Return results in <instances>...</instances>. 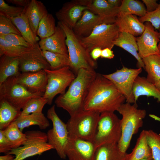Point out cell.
I'll return each mask as SVG.
<instances>
[{
    "label": "cell",
    "instance_id": "cell-12",
    "mask_svg": "<svg viewBox=\"0 0 160 160\" xmlns=\"http://www.w3.org/2000/svg\"><path fill=\"white\" fill-rule=\"evenodd\" d=\"M142 71V68L132 69L123 66L112 73L103 75L114 84L125 97L127 103L132 104L136 103L133 92L134 81Z\"/></svg>",
    "mask_w": 160,
    "mask_h": 160
},
{
    "label": "cell",
    "instance_id": "cell-17",
    "mask_svg": "<svg viewBox=\"0 0 160 160\" xmlns=\"http://www.w3.org/2000/svg\"><path fill=\"white\" fill-rule=\"evenodd\" d=\"M15 77L17 82L30 92L44 94L48 82L44 70L36 72L21 73Z\"/></svg>",
    "mask_w": 160,
    "mask_h": 160
},
{
    "label": "cell",
    "instance_id": "cell-49",
    "mask_svg": "<svg viewBox=\"0 0 160 160\" xmlns=\"http://www.w3.org/2000/svg\"><path fill=\"white\" fill-rule=\"evenodd\" d=\"M15 156L12 154H6L4 156H0V160H14Z\"/></svg>",
    "mask_w": 160,
    "mask_h": 160
},
{
    "label": "cell",
    "instance_id": "cell-5",
    "mask_svg": "<svg viewBox=\"0 0 160 160\" xmlns=\"http://www.w3.org/2000/svg\"><path fill=\"white\" fill-rule=\"evenodd\" d=\"M100 114L83 110L70 116L66 124L69 137L92 141Z\"/></svg>",
    "mask_w": 160,
    "mask_h": 160
},
{
    "label": "cell",
    "instance_id": "cell-23",
    "mask_svg": "<svg viewBox=\"0 0 160 160\" xmlns=\"http://www.w3.org/2000/svg\"><path fill=\"white\" fill-rule=\"evenodd\" d=\"M113 44L124 49L135 57L137 61V66L138 68L144 69L142 59L138 55V46L135 36L127 32H120L118 37L113 41Z\"/></svg>",
    "mask_w": 160,
    "mask_h": 160
},
{
    "label": "cell",
    "instance_id": "cell-51",
    "mask_svg": "<svg viewBox=\"0 0 160 160\" xmlns=\"http://www.w3.org/2000/svg\"><path fill=\"white\" fill-rule=\"evenodd\" d=\"M139 160H154V159L152 157V156Z\"/></svg>",
    "mask_w": 160,
    "mask_h": 160
},
{
    "label": "cell",
    "instance_id": "cell-10",
    "mask_svg": "<svg viewBox=\"0 0 160 160\" xmlns=\"http://www.w3.org/2000/svg\"><path fill=\"white\" fill-rule=\"evenodd\" d=\"M48 78V82L43 97L51 105L57 95L64 94L67 87L69 86L76 76L69 66L52 70H44Z\"/></svg>",
    "mask_w": 160,
    "mask_h": 160
},
{
    "label": "cell",
    "instance_id": "cell-41",
    "mask_svg": "<svg viewBox=\"0 0 160 160\" xmlns=\"http://www.w3.org/2000/svg\"><path fill=\"white\" fill-rule=\"evenodd\" d=\"M139 19L141 23L150 22L155 29L160 28V2L157 8L154 11L147 12L144 16L140 17Z\"/></svg>",
    "mask_w": 160,
    "mask_h": 160
},
{
    "label": "cell",
    "instance_id": "cell-25",
    "mask_svg": "<svg viewBox=\"0 0 160 160\" xmlns=\"http://www.w3.org/2000/svg\"><path fill=\"white\" fill-rule=\"evenodd\" d=\"M133 92L136 102L138 97L142 95L153 97L160 102V92L145 77L137 76L133 84Z\"/></svg>",
    "mask_w": 160,
    "mask_h": 160
},
{
    "label": "cell",
    "instance_id": "cell-46",
    "mask_svg": "<svg viewBox=\"0 0 160 160\" xmlns=\"http://www.w3.org/2000/svg\"><path fill=\"white\" fill-rule=\"evenodd\" d=\"M114 57V55L111 49L107 48L102 49L101 56L102 58L111 59Z\"/></svg>",
    "mask_w": 160,
    "mask_h": 160
},
{
    "label": "cell",
    "instance_id": "cell-7",
    "mask_svg": "<svg viewBox=\"0 0 160 160\" xmlns=\"http://www.w3.org/2000/svg\"><path fill=\"white\" fill-rule=\"evenodd\" d=\"M26 140L22 146L13 149L8 154H13L14 160H23L36 155L54 149L48 142L47 133L39 130H30L25 133Z\"/></svg>",
    "mask_w": 160,
    "mask_h": 160
},
{
    "label": "cell",
    "instance_id": "cell-9",
    "mask_svg": "<svg viewBox=\"0 0 160 160\" xmlns=\"http://www.w3.org/2000/svg\"><path fill=\"white\" fill-rule=\"evenodd\" d=\"M44 95L29 92L17 82L15 76L9 78L0 85V100H5L20 111L30 100Z\"/></svg>",
    "mask_w": 160,
    "mask_h": 160
},
{
    "label": "cell",
    "instance_id": "cell-48",
    "mask_svg": "<svg viewBox=\"0 0 160 160\" xmlns=\"http://www.w3.org/2000/svg\"><path fill=\"white\" fill-rule=\"evenodd\" d=\"M108 3L112 6L116 7H119L121 4V0H107Z\"/></svg>",
    "mask_w": 160,
    "mask_h": 160
},
{
    "label": "cell",
    "instance_id": "cell-30",
    "mask_svg": "<svg viewBox=\"0 0 160 160\" xmlns=\"http://www.w3.org/2000/svg\"><path fill=\"white\" fill-rule=\"evenodd\" d=\"M20 111L7 101L0 100V130H4L20 115Z\"/></svg>",
    "mask_w": 160,
    "mask_h": 160
},
{
    "label": "cell",
    "instance_id": "cell-22",
    "mask_svg": "<svg viewBox=\"0 0 160 160\" xmlns=\"http://www.w3.org/2000/svg\"><path fill=\"white\" fill-rule=\"evenodd\" d=\"M45 5L41 1L30 0L25 8L23 13L28 21L30 27L36 35L39 24L43 17L48 13Z\"/></svg>",
    "mask_w": 160,
    "mask_h": 160
},
{
    "label": "cell",
    "instance_id": "cell-15",
    "mask_svg": "<svg viewBox=\"0 0 160 160\" xmlns=\"http://www.w3.org/2000/svg\"><path fill=\"white\" fill-rule=\"evenodd\" d=\"M96 148L92 141L69 137L65 154L69 160H93Z\"/></svg>",
    "mask_w": 160,
    "mask_h": 160
},
{
    "label": "cell",
    "instance_id": "cell-38",
    "mask_svg": "<svg viewBox=\"0 0 160 160\" xmlns=\"http://www.w3.org/2000/svg\"><path fill=\"white\" fill-rule=\"evenodd\" d=\"M27 48L14 45L0 38V57L5 55L19 57Z\"/></svg>",
    "mask_w": 160,
    "mask_h": 160
},
{
    "label": "cell",
    "instance_id": "cell-21",
    "mask_svg": "<svg viewBox=\"0 0 160 160\" xmlns=\"http://www.w3.org/2000/svg\"><path fill=\"white\" fill-rule=\"evenodd\" d=\"M115 23L118 26L120 32H127L134 36L141 35L145 29L144 24L133 15H125L119 12L116 17Z\"/></svg>",
    "mask_w": 160,
    "mask_h": 160
},
{
    "label": "cell",
    "instance_id": "cell-35",
    "mask_svg": "<svg viewBox=\"0 0 160 160\" xmlns=\"http://www.w3.org/2000/svg\"><path fill=\"white\" fill-rule=\"evenodd\" d=\"M56 26L55 20L52 15L48 13L42 18L39 25L36 34L40 40L47 38L55 32Z\"/></svg>",
    "mask_w": 160,
    "mask_h": 160
},
{
    "label": "cell",
    "instance_id": "cell-42",
    "mask_svg": "<svg viewBox=\"0 0 160 160\" xmlns=\"http://www.w3.org/2000/svg\"><path fill=\"white\" fill-rule=\"evenodd\" d=\"M0 38L15 45L27 48H30L32 47L22 36L15 34L9 33L6 35H1Z\"/></svg>",
    "mask_w": 160,
    "mask_h": 160
},
{
    "label": "cell",
    "instance_id": "cell-4",
    "mask_svg": "<svg viewBox=\"0 0 160 160\" xmlns=\"http://www.w3.org/2000/svg\"><path fill=\"white\" fill-rule=\"evenodd\" d=\"M57 24L64 31L66 36V43L70 62V68L76 76L81 68L95 70L97 66L96 61L91 57L89 52L81 43L80 39L73 29L62 22Z\"/></svg>",
    "mask_w": 160,
    "mask_h": 160
},
{
    "label": "cell",
    "instance_id": "cell-43",
    "mask_svg": "<svg viewBox=\"0 0 160 160\" xmlns=\"http://www.w3.org/2000/svg\"><path fill=\"white\" fill-rule=\"evenodd\" d=\"M12 149L11 144L5 136L3 130H0V153L7 154Z\"/></svg>",
    "mask_w": 160,
    "mask_h": 160
},
{
    "label": "cell",
    "instance_id": "cell-14",
    "mask_svg": "<svg viewBox=\"0 0 160 160\" xmlns=\"http://www.w3.org/2000/svg\"><path fill=\"white\" fill-rule=\"evenodd\" d=\"M145 30L141 35L136 37L138 55L142 59L152 55H160L158 47L159 33L149 22H145Z\"/></svg>",
    "mask_w": 160,
    "mask_h": 160
},
{
    "label": "cell",
    "instance_id": "cell-16",
    "mask_svg": "<svg viewBox=\"0 0 160 160\" xmlns=\"http://www.w3.org/2000/svg\"><path fill=\"white\" fill-rule=\"evenodd\" d=\"M89 9L83 0H74L64 3L61 8L56 12L59 20L73 29L81 17L83 12Z\"/></svg>",
    "mask_w": 160,
    "mask_h": 160
},
{
    "label": "cell",
    "instance_id": "cell-19",
    "mask_svg": "<svg viewBox=\"0 0 160 160\" xmlns=\"http://www.w3.org/2000/svg\"><path fill=\"white\" fill-rule=\"evenodd\" d=\"M66 39L64 31L57 24L55 33L51 36L40 40L38 44L42 50L68 55Z\"/></svg>",
    "mask_w": 160,
    "mask_h": 160
},
{
    "label": "cell",
    "instance_id": "cell-32",
    "mask_svg": "<svg viewBox=\"0 0 160 160\" xmlns=\"http://www.w3.org/2000/svg\"><path fill=\"white\" fill-rule=\"evenodd\" d=\"M3 131L5 136L11 144L12 149L23 145L26 140L25 134L20 131L15 122Z\"/></svg>",
    "mask_w": 160,
    "mask_h": 160
},
{
    "label": "cell",
    "instance_id": "cell-13",
    "mask_svg": "<svg viewBox=\"0 0 160 160\" xmlns=\"http://www.w3.org/2000/svg\"><path fill=\"white\" fill-rule=\"evenodd\" d=\"M21 73L33 72L43 70H50V66L44 58L37 43L27 48L19 57Z\"/></svg>",
    "mask_w": 160,
    "mask_h": 160
},
{
    "label": "cell",
    "instance_id": "cell-20",
    "mask_svg": "<svg viewBox=\"0 0 160 160\" xmlns=\"http://www.w3.org/2000/svg\"><path fill=\"white\" fill-rule=\"evenodd\" d=\"M103 23L104 21L99 16L87 9L83 12L73 30L80 38L85 37L90 34L96 26Z\"/></svg>",
    "mask_w": 160,
    "mask_h": 160
},
{
    "label": "cell",
    "instance_id": "cell-33",
    "mask_svg": "<svg viewBox=\"0 0 160 160\" xmlns=\"http://www.w3.org/2000/svg\"><path fill=\"white\" fill-rule=\"evenodd\" d=\"M119 11L125 15H134L140 17L145 16L147 12L144 4L137 0H121Z\"/></svg>",
    "mask_w": 160,
    "mask_h": 160
},
{
    "label": "cell",
    "instance_id": "cell-45",
    "mask_svg": "<svg viewBox=\"0 0 160 160\" xmlns=\"http://www.w3.org/2000/svg\"><path fill=\"white\" fill-rule=\"evenodd\" d=\"M8 3H11L17 7H25L29 4V0H6Z\"/></svg>",
    "mask_w": 160,
    "mask_h": 160
},
{
    "label": "cell",
    "instance_id": "cell-26",
    "mask_svg": "<svg viewBox=\"0 0 160 160\" xmlns=\"http://www.w3.org/2000/svg\"><path fill=\"white\" fill-rule=\"evenodd\" d=\"M0 58V85L9 78L16 76L20 71L19 57L3 55Z\"/></svg>",
    "mask_w": 160,
    "mask_h": 160
},
{
    "label": "cell",
    "instance_id": "cell-6",
    "mask_svg": "<svg viewBox=\"0 0 160 160\" xmlns=\"http://www.w3.org/2000/svg\"><path fill=\"white\" fill-rule=\"evenodd\" d=\"M121 135V119L114 112L101 113L92 141L96 148L106 144L118 143Z\"/></svg>",
    "mask_w": 160,
    "mask_h": 160
},
{
    "label": "cell",
    "instance_id": "cell-40",
    "mask_svg": "<svg viewBox=\"0 0 160 160\" xmlns=\"http://www.w3.org/2000/svg\"><path fill=\"white\" fill-rule=\"evenodd\" d=\"M24 9L23 7L9 5L4 0H0V15L9 17H15L23 13Z\"/></svg>",
    "mask_w": 160,
    "mask_h": 160
},
{
    "label": "cell",
    "instance_id": "cell-44",
    "mask_svg": "<svg viewBox=\"0 0 160 160\" xmlns=\"http://www.w3.org/2000/svg\"><path fill=\"white\" fill-rule=\"evenodd\" d=\"M145 4L147 12H150L155 10L158 7L159 4L156 0H142Z\"/></svg>",
    "mask_w": 160,
    "mask_h": 160
},
{
    "label": "cell",
    "instance_id": "cell-3",
    "mask_svg": "<svg viewBox=\"0 0 160 160\" xmlns=\"http://www.w3.org/2000/svg\"><path fill=\"white\" fill-rule=\"evenodd\" d=\"M117 111L122 116L121 119V135L117 144L122 152L126 153L132 136L143 126L146 111L138 109L136 103L132 105L126 103L122 104Z\"/></svg>",
    "mask_w": 160,
    "mask_h": 160
},
{
    "label": "cell",
    "instance_id": "cell-28",
    "mask_svg": "<svg viewBox=\"0 0 160 160\" xmlns=\"http://www.w3.org/2000/svg\"><path fill=\"white\" fill-rule=\"evenodd\" d=\"M9 18L20 32L22 36L32 47L38 43L39 38L33 32L23 13L17 17Z\"/></svg>",
    "mask_w": 160,
    "mask_h": 160
},
{
    "label": "cell",
    "instance_id": "cell-39",
    "mask_svg": "<svg viewBox=\"0 0 160 160\" xmlns=\"http://www.w3.org/2000/svg\"><path fill=\"white\" fill-rule=\"evenodd\" d=\"M15 34L22 36L10 18L0 15V35Z\"/></svg>",
    "mask_w": 160,
    "mask_h": 160
},
{
    "label": "cell",
    "instance_id": "cell-24",
    "mask_svg": "<svg viewBox=\"0 0 160 160\" xmlns=\"http://www.w3.org/2000/svg\"><path fill=\"white\" fill-rule=\"evenodd\" d=\"M127 154L120 149L117 143L106 144L96 148L93 160H127Z\"/></svg>",
    "mask_w": 160,
    "mask_h": 160
},
{
    "label": "cell",
    "instance_id": "cell-1",
    "mask_svg": "<svg viewBox=\"0 0 160 160\" xmlns=\"http://www.w3.org/2000/svg\"><path fill=\"white\" fill-rule=\"evenodd\" d=\"M125 101V97L111 81L97 73L84 101L83 110L100 113L114 112Z\"/></svg>",
    "mask_w": 160,
    "mask_h": 160
},
{
    "label": "cell",
    "instance_id": "cell-8",
    "mask_svg": "<svg viewBox=\"0 0 160 160\" xmlns=\"http://www.w3.org/2000/svg\"><path fill=\"white\" fill-rule=\"evenodd\" d=\"M120 32L116 23H103L96 26L88 36L80 39L82 45L90 53L96 48L102 49L107 48L112 49L114 46L113 41Z\"/></svg>",
    "mask_w": 160,
    "mask_h": 160
},
{
    "label": "cell",
    "instance_id": "cell-34",
    "mask_svg": "<svg viewBox=\"0 0 160 160\" xmlns=\"http://www.w3.org/2000/svg\"><path fill=\"white\" fill-rule=\"evenodd\" d=\"M43 54L50 66V70H54L66 66H70V62L68 55L42 50Z\"/></svg>",
    "mask_w": 160,
    "mask_h": 160
},
{
    "label": "cell",
    "instance_id": "cell-36",
    "mask_svg": "<svg viewBox=\"0 0 160 160\" xmlns=\"http://www.w3.org/2000/svg\"><path fill=\"white\" fill-rule=\"evenodd\" d=\"M47 103V100L43 96L32 98L23 106L20 116L27 115L34 113L42 112L44 106Z\"/></svg>",
    "mask_w": 160,
    "mask_h": 160
},
{
    "label": "cell",
    "instance_id": "cell-2",
    "mask_svg": "<svg viewBox=\"0 0 160 160\" xmlns=\"http://www.w3.org/2000/svg\"><path fill=\"white\" fill-rule=\"evenodd\" d=\"M97 74L95 70L80 69L67 91L55 100L57 106L66 111L70 116L83 110L84 101Z\"/></svg>",
    "mask_w": 160,
    "mask_h": 160
},
{
    "label": "cell",
    "instance_id": "cell-18",
    "mask_svg": "<svg viewBox=\"0 0 160 160\" xmlns=\"http://www.w3.org/2000/svg\"><path fill=\"white\" fill-rule=\"evenodd\" d=\"M84 1L88 10L99 16L105 23H115L119 13V7L112 6L106 0H84Z\"/></svg>",
    "mask_w": 160,
    "mask_h": 160
},
{
    "label": "cell",
    "instance_id": "cell-11",
    "mask_svg": "<svg viewBox=\"0 0 160 160\" xmlns=\"http://www.w3.org/2000/svg\"><path fill=\"white\" fill-rule=\"evenodd\" d=\"M47 116L52 121L53 125L52 128L47 133L48 142L53 146L60 158L65 159L67 157L65 149L69 139L66 124L57 115L55 105L48 110Z\"/></svg>",
    "mask_w": 160,
    "mask_h": 160
},
{
    "label": "cell",
    "instance_id": "cell-37",
    "mask_svg": "<svg viewBox=\"0 0 160 160\" xmlns=\"http://www.w3.org/2000/svg\"><path fill=\"white\" fill-rule=\"evenodd\" d=\"M146 133L154 160H160V134L152 130H146Z\"/></svg>",
    "mask_w": 160,
    "mask_h": 160
},
{
    "label": "cell",
    "instance_id": "cell-47",
    "mask_svg": "<svg viewBox=\"0 0 160 160\" xmlns=\"http://www.w3.org/2000/svg\"><path fill=\"white\" fill-rule=\"evenodd\" d=\"M102 49L100 48H96L93 49L90 54L92 58L94 60L101 57Z\"/></svg>",
    "mask_w": 160,
    "mask_h": 160
},
{
    "label": "cell",
    "instance_id": "cell-29",
    "mask_svg": "<svg viewBox=\"0 0 160 160\" xmlns=\"http://www.w3.org/2000/svg\"><path fill=\"white\" fill-rule=\"evenodd\" d=\"M152 156L151 150L147 142L146 130H144L132 152L127 154V160H139Z\"/></svg>",
    "mask_w": 160,
    "mask_h": 160
},
{
    "label": "cell",
    "instance_id": "cell-52",
    "mask_svg": "<svg viewBox=\"0 0 160 160\" xmlns=\"http://www.w3.org/2000/svg\"><path fill=\"white\" fill-rule=\"evenodd\" d=\"M159 41L158 45V47L160 54V28L159 29Z\"/></svg>",
    "mask_w": 160,
    "mask_h": 160
},
{
    "label": "cell",
    "instance_id": "cell-31",
    "mask_svg": "<svg viewBox=\"0 0 160 160\" xmlns=\"http://www.w3.org/2000/svg\"><path fill=\"white\" fill-rule=\"evenodd\" d=\"M142 60L147 73V81L155 84L160 79V55H150Z\"/></svg>",
    "mask_w": 160,
    "mask_h": 160
},
{
    "label": "cell",
    "instance_id": "cell-50",
    "mask_svg": "<svg viewBox=\"0 0 160 160\" xmlns=\"http://www.w3.org/2000/svg\"><path fill=\"white\" fill-rule=\"evenodd\" d=\"M154 85L157 89L160 92V79Z\"/></svg>",
    "mask_w": 160,
    "mask_h": 160
},
{
    "label": "cell",
    "instance_id": "cell-27",
    "mask_svg": "<svg viewBox=\"0 0 160 160\" xmlns=\"http://www.w3.org/2000/svg\"><path fill=\"white\" fill-rule=\"evenodd\" d=\"M20 131L32 125H37L41 129H47L50 125L47 119L42 113H34L20 116L15 121Z\"/></svg>",
    "mask_w": 160,
    "mask_h": 160
}]
</instances>
